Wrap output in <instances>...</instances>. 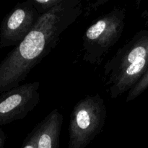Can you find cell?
<instances>
[{
  "label": "cell",
  "mask_w": 148,
  "mask_h": 148,
  "mask_svg": "<svg viewBox=\"0 0 148 148\" xmlns=\"http://www.w3.org/2000/svg\"><path fill=\"white\" fill-rule=\"evenodd\" d=\"M82 11L80 0H64L40 16L33 30L0 63V94L20 85L57 46L61 35Z\"/></svg>",
  "instance_id": "obj_1"
},
{
  "label": "cell",
  "mask_w": 148,
  "mask_h": 148,
  "mask_svg": "<svg viewBox=\"0 0 148 148\" xmlns=\"http://www.w3.org/2000/svg\"><path fill=\"white\" fill-rule=\"evenodd\" d=\"M125 18V9L116 7L87 29L82 36L83 61L91 64H101L122 36Z\"/></svg>",
  "instance_id": "obj_2"
},
{
  "label": "cell",
  "mask_w": 148,
  "mask_h": 148,
  "mask_svg": "<svg viewBox=\"0 0 148 148\" xmlns=\"http://www.w3.org/2000/svg\"><path fill=\"white\" fill-rule=\"evenodd\" d=\"M104 100L99 94L77 103L70 115L68 148H85L101 133L106 119Z\"/></svg>",
  "instance_id": "obj_3"
},
{
  "label": "cell",
  "mask_w": 148,
  "mask_h": 148,
  "mask_svg": "<svg viewBox=\"0 0 148 148\" xmlns=\"http://www.w3.org/2000/svg\"><path fill=\"white\" fill-rule=\"evenodd\" d=\"M41 14L32 0L19 2L3 18L0 25V48L17 46L29 34Z\"/></svg>",
  "instance_id": "obj_4"
},
{
  "label": "cell",
  "mask_w": 148,
  "mask_h": 148,
  "mask_svg": "<svg viewBox=\"0 0 148 148\" xmlns=\"http://www.w3.org/2000/svg\"><path fill=\"white\" fill-rule=\"evenodd\" d=\"M40 82L20 85L0 94V126L23 119L40 102Z\"/></svg>",
  "instance_id": "obj_5"
},
{
  "label": "cell",
  "mask_w": 148,
  "mask_h": 148,
  "mask_svg": "<svg viewBox=\"0 0 148 148\" xmlns=\"http://www.w3.org/2000/svg\"><path fill=\"white\" fill-rule=\"evenodd\" d=\"M63 120V115L58 109H53L35 127L37 131V148H59Z\"/></svg>",
  "instance_id": "obj_6"
},
{
  "label": "cell",
  "mask_w": 148,
  "mask_h": 148,
  "mask_svg": "<svg viewBox=\"0 0 148 148\" xmlns=\"http://www.w3.org/2000/svg\"><path fill=\"white\" fill-rule=\"evenodd\" d=\"M64 0H32L35 8L40 14H43L56 6L59 5Z\"/></svg>",
  "instance_id": "obj_7"
},
{
  "label": "cell",
  "mask_w": 148,
  "mask_h": 148,
  "mask_svg": "<svg viewBox=\"0 0 148 148\" xmlns=\"http://www.w3.org/2000/svg\"><path fill=\"white\" fill-rule=\"evenodd\" d=\"M36 134H37V131H36V129L35 127L32 130L31 132L25 139L20 148H37V145H36Z\"/></svg>",
  "instance_id": "obj_8"
},
{
  "label": "cell",
  "mask_w": 148,
  "mask_h": 148,
  "mask_svg": "<svg viewBox=\"0 0 148 148\" xmlns=\"http://www.w3.org/2000/svg\"><path fill=\"white\" fill-rule=\"evenodd\" d=\"M107 1H108V0H98V1H95V2H93V3H91L90 5H88V9H87L86 12L88 13V14H87V15H89V14L92 12V10H94V11L97 10V9L98 8V7H99V6L105 4V3L107 2Z\"/></svg>",
  "instance_id": "obj_9"
},
{
  "label": "cell",
  "mask_w": 148,
  "mask_h": 148,
  "mask_svg": "<svg viewBox=\"0 0 148 148\" xmlns=\"http://www.w3.org/2000/svg\"><path fill=\"white\" fill-rule=\"evenodd\" d=\"M6 142V134L2 129L0 127V148H4Z\"/></svg>",
  "instance_id": "obj_10"
}]
</instances>
